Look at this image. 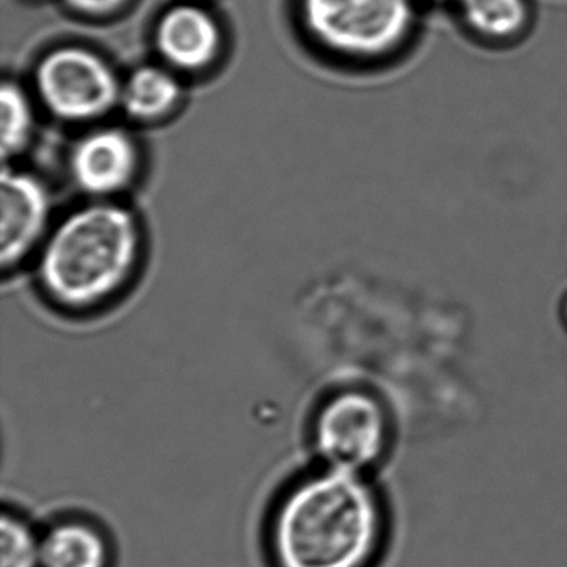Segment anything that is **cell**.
<instances>
[{
	"label": "cell",
	"instance_id": "1",
	"mask_svg": "<svg viewBox=\"0 0 567 567\" xmlns=\"http://www.w3.org/2000/svg\"><path fill=\"white\" fill-rule=\"evenodd\" d=\"M381 506L361 474L327 467L285 497L274 523L280 567H364L381 537Z\"/></svg>",
	"mask_w": 567,
	"mask_h": 567
},
{
	"label": "cell",
	"instance_id": "14",
	"mask_svg": "<svg viewBox=\"0 0 567 567\" xmlns=\"http://www.w3.org/2000/svg\"><path fill=\"white\" fill-rule=\"evenodd\" d=\"M69 8L85 16H105L118 11L127 0H64Z\"/></svg>",
	"mask_w": 567,
	"mask_h": 567
},
{
	"label": "cell",
	"instance_id": "11",
	"mask_svg": "<svg viewBox=\"0 0 567 567\" xmlns=\"http://www.w3.org/2000/svg\"><path fill=\"white\" fill-rule=\"evenodd\" d=\"M456 6L467 29L491 41L517 38L529 24L527 0H456Z\"/></svg>",
	"mask_w": 567,
	"mask_h": 567
},
{
	"label": "cell",
	"instance_id": "2",
	"mask_svg": "<svg viewBox=\"0 0 567 567\" xmlns=\"http://www.w3.org/2000/svg\"><path fill=\"white\" fill-rule=\"evenodd\" d=\"M141 235L134 215L115 204H92L65 217L42 250V285L69 307L114 295L137 264Z\"/></svg>",
	"mask_w": 567,
	"mask_h": 567
},
{
	"label": "cell",
	"instance_id": "9",
	"mask_svg": "<svg viewBox=\"0 0 567 567\" xmlns=\"http://www.w3.org/2000/svg\"><path fill=\"white\" fill-rule=\"evenodd\" d=\"M104 536L91 524L69 520L42 534V567H107Z\"/></svg>",
	"mask_w": 567,
	"mask_h": 567
},
{
	"label": "cell",
	"instance_id": "8",
	"mask_svg": "<svg viewBox=\"0 0 567 567\" xmlns=\"http://www.w3.org/2000/svg\"><path fill=\"white\" fill-rule=\"evenodd\" d=\"M155 45L172 68L202 71L217 59L221 32L210 12L194 4H178L158 21Z\"/></svg>",
	"mask_w": 567,
	"mask_h": 567
},
{
	"label": "cell",
	"instance_id": "6",
	"mask_svg": "<svg viewBox=\"0 0 567 567\" xmlns=\"http://www.w3.org/2000/svg\"><path fill=\"white\" fill-rule=\"evenodd\" d=\"M0 185V264L11 268L21 264L44 237L51 198L39 178L11 167H4Z\"/></svg>",
	"mask_w": 567,
	"mask_h": 567
},
{
	"label": "cell",
	"instance_id": "12",
	"mask_svg": "<svg viewBox=\"0 0 567 567\" xmlns=\"http://www.w3.org/2000/svg\"><path fill=\"white\" fill-rule=\"evenodd\" d=\"M0 144L2 158L16 157L28 147L34 127V112L21 85L4 82L0 89Z\"/></svg>",
	"mask_w": 567,
	"mask_h": 567
},
{
	"label": "cell",
	"instance_id": "4",
	"mask_svg": "<svg viewBox=\"0 0 567 567\" xmlns=\"http://www.w3.org/2000/svg\"><path fill=\"white\" fill-rule=\"evenodd\" d=\"M45 107L62 121L89 122L121 104L122 82L95 52L68 45L49 52L35 72Z\"/></svg>",
	"mask_w": 567,
	"mask_h": 567
},
{
	"label": "cell",
	"instance_id": "13",
	"mask_svg": "<svg viewBox=\"0 0 567 567\" xmlns=\"http://www.w3.org/2000/svg\"><path fill=\"white\" fill-rule=\"evenodd\" d=\"M0 550V567H42V536L22 517L2 516Z\"/></svg>",
	"mask_w": 567,
	"mask_h": 567
},
{
	"label": "cell",
	"instance_id": "10",
	"mask_svg": "<svg viewBox=\"0 0 567 567\" xmlns=\"http://www.w3.org/2000/svg\"><path fill=\"white\" fill-rule=\"evenodd\" d=\"M182 87L174 74L158 65L135 69L121 89V105L131 117L155 121L181 101Z\"/></svg>",
	"mask_w": 567,
	"mask_h": 567
},
{
	"label": "cell",
	"instance_id": "16",
	"mask_svg": "<svg viewBox=\"0 0 567 567\" xmlns=\"http://www.w3.org/2000/svg\"><path fill=\"white\" fill-rule=\"evenodd\" d=\"M451 2H456V0H451Z\"/></svg>",
	"mask_w": 567,
	"mask_h": 567
},
{
	"label": "cell",
	"instance_id": "7",
	"mask_svg": "<svg viewBox=\"0 0 567 567\" xmlns=\"http://www.w3.org/2000/svg\"><path fill=\"white\" fill-rule=\"evenodd\" d=\"M138 152L127 132L99 128L79 138L69 158L72 178L81 190L97 197L124 190L137 172Z\"/></svg>",
	"mask_w": 567,
	"mask_h": 567
},
{
	"label": "cell",
	"instance_id": "5",
	"mask_svg": "<svg viewBox=\"0 0 567 567\" xmlns=\"http://www.w3.org/2000/svg\"><path fill=\"white\" fill-rule=\"evenodd\" d=\"M313 434L327 467L363 474L386 450V411L371 394L343 391L323 404Z\"/></svg>",
	"mask_w": 567,
	"mask_h": 567
},
{
	"label": "cell",
	"instance_id": "3",
	"mask_svg": "<svg viewBox=\"0 0 567 567\" xmlns=\"http://www.w3.org/2000/svg\"><path fill=\"white\" fill-rule=\"evenodd\" d=\"M301 14L318 44L353 59L391 54L416 24L414 0H303Z\"/></svg>",
	"mask_w": 567,
	"mask_h": 567
},
{
	"label": "cell",
	"instance_id": "15",
	"mask_svg": "<svg viewBox=\"0 0 567 567\" xmlns=\"http://www.w3.org/2000/svg\"><path fill=\"white\" fill-rule=\"evenodd\" d=\"M563 318H564V323H566V327H567V298H566V300H564V305H563Z\"/></svg>",
	"mask_w": 567,
	"mask_h": 567
}]
</instances>
